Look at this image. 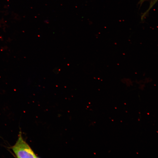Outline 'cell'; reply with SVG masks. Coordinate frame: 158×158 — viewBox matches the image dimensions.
<instances>
[{"mask_svg":"<svg viewBox=\"0 0 158 158\" xmlns=\"http://www.w3.org/2000/svg\"><path fill=\"white\" fill-rule=\"evenodd\" d=\"M11 148L17 158H38L28 144L25 141L21 131L15 144Z\"/></svg>","mask_w":158,"mask_h":158,"instance_id":"1","label":"cell"},{"mask_svg":"<svg viewBox=\"0 0 158 158\" xmlns=\"http://www.w3.org/2000/svg\"><path fill=\"white\" fill-rule=\"evenodd\" d=\"M145 1V0H140L139 2V4H140V6Z\"/></svg>","mask_w":158,"mask_h":158,"instance_id":"2","label":"cell"}]
</instances>
